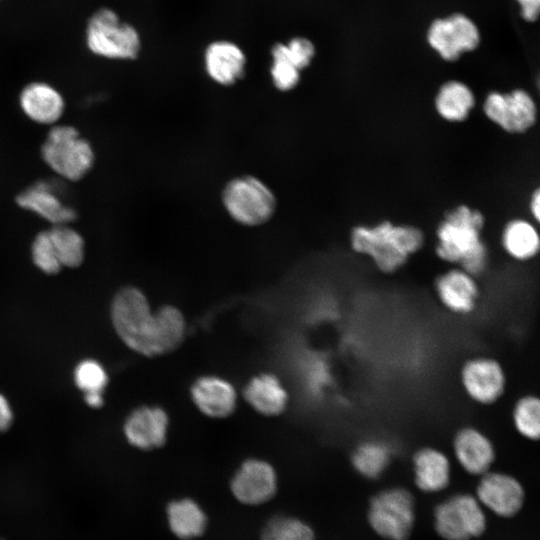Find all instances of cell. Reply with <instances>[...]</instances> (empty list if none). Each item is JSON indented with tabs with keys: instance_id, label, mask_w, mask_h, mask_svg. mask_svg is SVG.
I'll return each mask as SVG.
<instances>
[{
	"instance_id": "cell-1",
	"label": "cell",
	"mask_w": 540,
	"mask_h": 540,
	"mask_svg": "<svg viewBox=\"0 0 540 540\" xmlns=\"http://www.w3.org/2000/svg\"><path fill=\"white\" fill-rule=\"evenodd\" d=\"M484 217L476 209L460 205L447 213L438 225L437 256L448 263L458 264L473 277L486 269L488 250L481 239Z\"/></svg>"
},
{
	"instance_id": "cell-2",
	"label": "cell",
	"mask_w": 540,
	"mask_h": 540,
	"mask_svg": "<svg viewBox=\"0 0 540 540\" xmlns=\"http://www.w3.org/2000/svg\"><path fill=\"white\" fill-rule=\"evenodd\" d=\"M352 249L369 256L383 273H393L424 243L420 229L384 221L375 226H356L350 235Z\"/></svg>"
},
{
	"instance_id": "cell-3",
	"label": "cell",
	"mask_w": 540,
	"mask_h": 540,
	"mask_svg": "<svg viewBox=\"0 0 540 540\" xmlns=\"http://www.w3.org/2000/svg\"><path fill=\"white\" fill-rule=\"evenodd\" d=\"M111 320L128 348L146 357L157 356L154 311L140 289L128 286L116 293L111 304Z\"/></svg>"
},
{
	"instance_id": "cell-4",
	"label": "cell",
	"mask_w": 540,
	"mask_h": 540,
	"mask_svg": "<svg viewBox=\"0 0 540 540\" xmlns=\"http://www.w3.org/2000/svg\"><path fill=\"white\" fill-rule=\"evenodd\" d=\"M367 520L372 530L386 540H408L415 523V500L409 490L391 487L369 501Z\"/></svg>"
},
{
	"instance_id": "cell-5",
	"label": "cell",
	"mask_w": 540,
	"mask_h": 540,
	"mask_svg": "<svg viewBox=\"0 0 540 540\" xmlns=\"http://www.w3.org/2000/svg\"><path fill=\"white\" fill-rule=\"evenodd\" d=\"M222 202L230 217L245 226H258L267 222L277 205L273 191L252 175L230 180L224 187Z\"/></svg>"
},
{
	"instance_id": "cell-6",
	"label": "cell",
	"mask_w": 540,
	"mask_h": 540,
	"mask_svg": "<svg viewBox=\"0 0 540 540\" xmlns=\"http://www.w3.org/2000/svg\"><path fill=\"white\" fill-rule=\"evenodd\" d=\"M86 41L91 52L111 59H135L141 47L136 29L109 8H100L90 17Z\"/></svg>"
},
{
	"instance_id": "cell-7",
	"label": "cell",
	"mask_w": 540,
	"mask_h": 540,
	"mask_svg": "<svg viewBox=\"0 0 540 540\" xmlns=\"http://www.w3.org/2000/svg\"><path fill=\"white\" fill-rule=\"evenodd\" d=\"M41 152L51 169L72 181L81 179L91 169L94 161L91 145L72 126L53 127Z\"/></svg>"
},
{
	"instance_id": "cell-8",
	"label": "cell",
	"mask_w": 540,
	"mask_h": 540,
	"mask_svg": "<svg viewBox=\"0 0 540 540\" xmlns=\"http://www.w3.org/2000/svg\"><path fill=\"white\" fill-rule=\"evenodd\" d=\"M434 528L444 540H472L487 526L482 505L468 493H457L434 508Z\"/></svg>"
},
{
	"instance_id": "cell-9",
	"label": "cell",
	"mask_w": 540,
	"mask_h": 540,
	"mask_svg": "<svg viewBox=\"0 0 540 540\" xmlns=\"http://www.w3.org/2000/svg\"><path fill=\"white\" fill-rule=\"evenodd\" d=\"M232 496L246 506H260L274 498L278 475L274 466L261 458L243 460L229 481Z\"/></svg>"
},
{
	"instance_id": "cell-10",
	"label": "cell",
	"mask_w": 540,
	"mask_h": 540,
	"mask_svg": "<svg viewBox=\"0 0 540 540\" xmlns=\"http://www.w3.org/2000/svg\"><path fill=\"white\" fill-rule=\"evenodd\" d=\"M487 118L509 133H523L537 118V106L531 95L523 89L511 92H490L483 105Z\"/></svg>"
},
{
	"instance_id": "cell-11",
	"label": "cell",
	"mask_w": 540,
	"mask_h": 540,
	"mask_svg": "<svg viewBox=\"0 0 540 540\" xmlns=\"http://www.w3.org/2000/svg\"><path fill=\"white\" fill-rule=\"evenodd\" d=\"M506 381L501 363L492 357L469 358L460 370V382L464 392L480 405L497 402L505 392Z\"/></svg>"
},
{
	"instance_id": "cell-12",
	"label": "cell",
	"mask_w": 540,
	"mask_h": 540,
	"mask_svg": "<svg viewBox=\"0 0 540 540\" xmlns=\"http://www.w3.org/2000/svg\"><path fill=\"white\" fill-rule=\"evenodd\" d=\"M427 40L444 60L455 61L463 52L478 47L480 33L467 16L455 13L444 19H435L428 29Z\"/></svg>"
},
{
	"instance_id": "cell-13",
	"label": "cell",
	"mask_w": 540,
	"mask_h": 540,
	"mask_svg": "<svg viewBox=\"0 0 540 540\" xmlns=\"http://www.w3.org/2000/svg\"><path fill=\"white\" fill-rule=\"evenodd\" d=\"M170 417L158 405H142L130 412L123 425L127 443L141 451L162 448L168 438Z\"/></svg>"
},
{
	"instance_id": "cell-14",
	"label": "cell",
	"mask_w": 540,
	"mask_h": 540,
	"mask_svg": "<svg viewBox=\"0 0 540 540\" xmlns=\"http://www.w3.org/2000/svg\"><path fill=\"white\" fill-rule=\"evenodd\" d=\"M189 395L197 410L211 419L230 417L237 408V392L226 378L203 374L191 383Z\"/></svg>"
},
{
	"instance_id": "cell-15",
	"label": "cell",
	"mask_w": 540,
	"mask_h": 540,
	"mask_svg": "<svg viewBox=\"0 0 540 540\" xmlns=\"http://www.w3.org/2000/svg\"><path fill=\"white\" fill-rule=\"evenodd\" d=\"M476 498L497 516L510 518L522 509L525 491L515 477L488 471L477 485Z\"/></svg>"
},
{
	"instance_id": "cell-16",
	"label": "cell",
	"mask_w": 540,
	"mask_h": 540,
	"mask_svg": "<svg viewBox=\"0 0 540 540\" xmlns=\"http://www.w3.org/2000/svg\"><path fill=\"white\" fill-rule=\"evenodd\" d=\"M440 303L450 312L467 315L475 310L479 287L475 277L463 269L453 268L440 274L434 282Z\"/></svg>"
},
{
	"instance_id": "cell-17",
	"label": "cell",
	"mask_w": 540,
	"mask_h": 540,
	"mask_svg": "<svg viewBox=\"0 0 540 540\" xmlns=\"http://www.w3.org/2000/svg\"><path fill=\"white\" fill-rule=\"evenodd\" d=\"M453 450L458 463L471 475L487 473L495 460L493 443L475 427H463L456 432Z\"/></svg>"
},
{
	"instance_id": "cell-18",
	"label": "cell",
	"mask_w": 540,
	"mask_h": 540,
	"mask_svg": "<svg viewBox=\"0 0 540 540\" xmlns=\"http://www.w3.org/2000/svg\"><path fill=\"white\" fill-rule=\"evenodd\" d=\"M243 397L255 412L265 417L283 414L289 403L282 381L270 372L252 376L244 386Z\"/></svg>"
},
{
	"instance_id": "cell-19",
	"label": "cell",
	"mask_w": 540,
	"mask_h": 540,
	"mask_svg": "<svg viewBox=\"0 0 540 540\" xmlns=\"http://www.w3.org/2000/svg\"><path fill=\"white\" fill-rule=\"evenodd\" d=\"M165 518L169 531L179 540L197 539L208 527L207 513L188 496L170 500L165 506Z\"/></svg>"
},
{
	"instance_id": "cell-20",
	"label": "cell",
	"mask_w": 540,
	"mask_h": 540,
	"mask_svg": "<svg viewBox=\"0 0 540 540\" xmlns=\"http://www.w3.org/2000/svg\"><path fill=\"white\" fill-rule=\"evenodd\" d=\"M204 62L208 76L220 85H233L245 75V54L229 41L211 43L205 51Z\"/></svg>"
},
{
	"instance_id": "cell-21",
	"label": "cell",
	"mask_w": 540,
	"mask_h": 540,
	"mask_svg": "<svg viewBox=\"0 0 540 540\" xmlns=\"http://www.w3.org/2000/svg\"><path fill=\"white\" fill-rule=\"evenodd\" d=\"M412 463L414 481L419 490L436 493L449 485L450 462L442 451L433 447H423L415 452Z\"/></svg>"
},
{
	"instance_id": "cell-22",
	"label": "cell",
	"mask_w": 540,
	"mask_h": 540,
	"mask_svg": "<svg viewBox=\"0 0 540 540\" xmlns=\"http://www.w3.org/2000/svg\"><path fill=\"white\" fill-rule=\"evenodd\" d=\"M17 204L55 225H66L76 219V211L65 206L46 182L30 186L16 197Z\"/></svg>"
},
{
	"instance_id": "cell-23",
	"label": "cell",
	"mask_w": 540,
	"mask_h": 540,
	"mask_svg": "<svg viewBox=\"0 0 540 540\" xmlns=\"http://www.w3.org/2000/svg\"><path fill=\"white\" fill-rule=\"evenodd\" d=\"M20 105L30 119L41 124L56 122L64 110V101L58 91L40 82L31 83L22 90Z\"/></svg>"
},
{
	"instance_id": "cell-24",
	"label": "cell",
	"mask_w": 540,
	"mask_h": 540,
	"mask_svg": "<svg viewBox=\"0 0 540 540\" xmlns=\"http://www.w3.org/2000/svg\"><path fill=\"white\" fill-rule=\"evenodd\" d=\"M156 321L157 356L166 355L180 348L187 334V322L182 311L165 304L154 311Z\"/></svg>"
},
{
	"instance_id": "cell-25",
	"label": "cell",
	"mask_w": 540,
	"mask_h": 540,
	"mask_svg": "<svg viewBox=\"0 0 540 540\" xmlns=\"http://www.w3.org/2000/svg\"><path fill=\"white\" fill-rule=\"evenodd\" d=\"M475 97L463 82L451 80L442 84L435 97L437 113L449 122L465 120L473 109Z\"/></svg>"
},
{
	"instance_id": "cell-26",
	"label": "cell",
	"mask_w": 540,
	"mask_h": 540,
	"mask_svg": "<svg viewBox=\"0 0 540 540\" xmlns=\"http://www.w3.org/2000/svg\"><path fill=\"white\" fill-rule=\"evenodd\" d=\"M501 242L505 252L518 261L534 258L540 247L538 231L533 224L522 219H515L506 224Z\"/></svg>"
},
{
	"instance_id": "cell-27",
	"label": "cell",
	"mask_w": 540,
	"mask_h": 540,
	"mask_svg": "<svg viewBox=\"0 0 540 540\" xmlns=\"http://www.w3.org/2000/svg\"><path fill=\"white\" fill-rule=\"evenodd\" d=\"M392 457L390 445L382 440H367L356 446L351 463L358 474L367 479L379 478L388 468Z\"/></svg>"
},
{
	"instance_id": "cell-28",
	"label": "cell",
	"mask_w": 540,
	"mask_h": 540,
	"mask_svg": "<svg viewBox=\"0 0 540 540\" xmlns=\"http://www.w3.org/2000/svg\"><path fill=\"white\" fill-rule=\"evenodd\" d=\"M259 540H316L313 527L303 519L275 514L263 525Z\"/></svg>"
},
{
	"instance_id": "cell-29",
	"label": "cell",
	"mask_w": 540,
	"mask_h": 540,
	"mask_svg": "<svg viewBox=\"0 0 540 540\" xmlns=\"http://www.w3.org/2000/svg\"><path fill=\"white\" fill-rule=\"evenodd\" d=\"M48 233L62 267L75 268L83 262L84 240L77 231L66 225H54Z\"/></svg>"
},
{
	"instance_id": "cell-30",
	"label": "cell",
	"mask_w": 540,
	"mask_h": 540,
	"mask_svg": "<svg viewBox=\"0 0 540 540\" xmlns=\"http://www.w3.org/2000/svg\"><path fill=\"white\" fill-rule=\"evenodd\" d=\"M516 431L524 438L536 441L540 436V401L535 395L520 397L512 409Z\"/></svg>"
},
{
	"instance_id": "cell-31",
	"label": "cell",
	"mask_w": 540,
	"mask_h": 540,
	"mask_svg": "<svg viewBox=\"0 0 540 540\" xmlns=\"http://www.w3.org/2000/svg\"><path fill=\"white\" fill-rule=\"evenodd\" d=\"M271 55L273 61L270 73L274 86L282 92L291 91L300 81V70L289 59L285 44H275L271 49Z\"/></svg>"
},
{
	"instance_id": "cell-32",
	"label": "cell",
	"mask_w": 540,
	"mask_h": 540,
	"mask_svg": "<svg viewBox=\"0 0 540 540\" xmlns=\"http://www.w3.org/2000/svg\"><path fill=\"white\" fill-rule=\"evenodd\" d=\"M75 383L85 393H102L108 382L104 368L94 360H84L75 369Z\"/></svg>"
},
{
	"instance_id": "cell-33",
	"label": "cell",
	"mask_w": 540,
	"mask_h": 540,
	"mask_svg": "<svg viewBox=\"0 0 540 540\" xmlns=\"http://www.w3.org/2000/svg\"><path fill=\"white\" fill-rule=\"evenodd\" d=\"M34 264L47 274H55L62 268L54 250L48 231L38 233L32 244Z\"/></svg>"
},
{
	"instance_id": "cell-34",
	"label": "cell",
	"mask_w": 540,
	"mask_h": 540,
	"mask_svg": "<svg viewBox=\"0 0 540 540\" xmlns=\"http://www.w3.org/2000/svg\"><path fill=\"white\" fill-rule=\"evenodd\" d=\"M286 53L298 70L308 67L315 55L313 43L304 37H295L285 44Z\"/></svg>"
},
{
	"instance_id": "cell-35",
	"label": "cell",
	"mask_w": 540,
	"mask_h": 540,
	"mask_svg": "<svg viewBox=\"0 0 540 540\" xmlns=\"http://www.w3.org/2000/svg\"><path fill=\"white\" fill-rule=\"evenodd\" d=\"M13 422V413L6 398L0 394V434L7 431Z\"/></svg>"
},
{
	"instance_id": "cell-36",
	"label": "cell",
	"mask_w": 540,
	"mask_h": 540,
	"mask_svg": "<svg viewBox=\"0 0 540 540\" xmlns=\"http://www.w3.org/2000/svg\"><path fill=\"white\" fill-rule=\"evenodd\" d=\"M521 5L522 16L527 21H535L539 14L540 0H517Z\"/></svg>"
},
{
	"instance_id": "cell-37",
	"label": "cell",
	"mask_w": 540,
	"mask_h": 540,
	"mask_svg": "<svg viewBox=\"0 0 540 540\" xmlns=\"http://www.w3.org/2000/svg\"><path fill=\"white\" fill-rule=\"evenodd\" d=\"M530 210L536 221L540 219V191L536 189L531 197Z\"/></svg>"
},
{
	"instance_id": "cell-38",
	"label": "cell",
	"mask_w": 540,
	"mask_h": 540,
	"mask_svg": "<svg viewBox=\"0 0 540 540\" xmlns=\"http://www.w3.org/2000/svg\"><path fill=\"white\" fill-rule=\"evenodd\" d=\"M84 399L87 405H89L92 408H99L103 404L102 393H98V392L85 393Z\"/></svg>"
},
{
	"instance_id": "cell-39",
	"label": "cell",
	"mask_w": 540,
	"mask_h": 540,
	"mask_svg": "<svg viewBox=\"0 0 540 540\" xmlns=\"http://www.w3.org/2000/svg\"><path fill=\"white\" fill-rule=\"evenodd\" d=\"M0 540H5L4 538H0Z\"/></svg>"
}]
</instances>
